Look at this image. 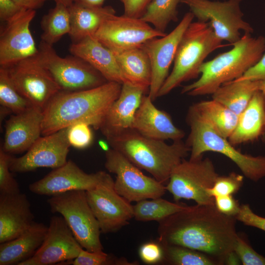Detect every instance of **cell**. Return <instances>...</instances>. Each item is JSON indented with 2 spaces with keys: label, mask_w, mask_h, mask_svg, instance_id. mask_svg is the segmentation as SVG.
Masks as SVG:
<instances>
[{
  "label": "cell",
  "mask_w": 265,
  "mask_h": 265,
  "mask_svg": "<svg viewBox=\"0 0 265 265\" xmlns=\"http://www.w3.org/2000/svg\"><path fill=\"white\" fill-rule=\"evenodd\" d=\"M236 218L220 212L214 204L187 206L158 222V242L202 252L218 265L234 251L238 237Z\"/></svg>",
  "instance_id": "obj_1"
},
{
  "label": "cell",
  "mask_w": 265,
  "mask_h": 265,
  "mask_svg": "<svg viewBox=\"0 0 265 265\" xmlns=\"http://www.w3.org/2000/svg\"><path fill=\"white\" fill-rule=\"evenodd\" d=\"M122 85L107 81L90 89L59 91L43 110L42 135L78 122L99 129L109 108L119 96Z\"/></svg>",
  "instance_id": "obj_2"
},
{
  "label": "cell",
  "mask_w": 265,
  "mask_h": 265,
  "mask_svg": "<svg viewBox=\"0 0 265 265\" xmlns=\"http://www.w3.org/2000/svg\"><path fill=\"white\" fill-rule=\"evenodd\" d=\"M105 137L111 148L164 185L174 167L190 154V148L182 140L168 144L164 140L143 136L132 128Z\"/></svg>",
  "instance_id": "obj_3"
},
{
  "label": "cell",
  "mask_w": 265,
  "mask_h": 265,
  "mask_svg": "<svg viewBox=\"0 0 265 265\" xmlns=\"http://www.w3.org/2000/svg\"><path fill=\"white\" fill-rule=\"evenodd\" d=\"M233 48L204 62L196 81L184 86L181 93L195 96L212 94L225 83L241 77L254 66L265 52V37L244 33Z\"/></svg>",
  "instance_id": "obj_4"
},
{
  "label": "cell",
  "mask_w": 265,
  "mask_h": 265,
  "mask_svg": "<svg viewBox=\"0 0 265 265\" xmlns=\"http://www.w3.org/2000/svg\"><path fill=\"white\" fill-rule=\"evenodd\" d=\"M209 23L191 22L184 32L176 52L174 65L158 97L165 96L184 82L195 79L206 58L224 47Z\"/></svg>",
  "instance_id": "obj_5"
},
{
  "label": "cell",
  "mask_w": 265,
  "mask_h": 265,
  "mask_svg": "<svg viewBox=\"0 0 265 265\" xmlns=\"http://www.w3.org/2000/svg\"><path fill=\"white\" fill-rule=\"evenodd\" d=\"M186 121L190 132L186 143L190 148V159L201 158L207 152H216L233 161L250 180L257 182L265 177V156H252L235 149L227 138L220 135L191 106Z\"/></svg>",
  "instance_id": "obj_6"
},
{
  "label": "cell",
  "mask_w": 265,
  "mask_h": 265,
  "mask_svg": "<svg viewBox=\"0 0 265 265\" xmlns=\"http://www.w3.org/2000/svg\"><path fill=\"white\" fill-rule=\"evenodd\" d=\"M47 202L52 212L58 213L64 218L83 249L92 252L103 250L99 224L88 203L86 191L59 193L50 196Z\"/></svg>",
  "instance_id": "obj_7"
},
{
  "label": "cell",
  "mask_w": 265,
  "mask_h": 265,
  "mask_svg": "<svg viewBox=\"0 0 265 265\" xmlns=\"http://www.w3.org/2000/svg\"><path fill=\"white\" fill-rule=\"evenodd\" d=\"M219 175L208 158L184 159L173 169L165 185L166 191L178 202L185 199L192 200L198 205L214 204L207 189L212 187Z\"/></svg>",
  "instance_id": "obj_8"
},
{
  "label": "cell",
  "mask_w": 265,
  "mask_h": 265,
  "mask_svg": "<svg viewBox=\"0 0 265 265\" xmlns=\"http://www.w3.org/2000/svg\"><path fill=\"white\" fill-rule=\"evenodd\" d=\"M242 0L223 1L211 0H181L198 21L209 23L215 35L233 45L241 38L240 31L253 32L252 26L243 19Z\"/></svg>",
  "instance_id": "obj_9"
},
{
  "label": "cell",
  "mask_w": 265,
  "mask_h": 265,
  "mask_svg": "<svg viewBox=\"0 0 265 265\" xmlns=\"http://www.w3.org/2000/svg\"><path fill=\"white\" fill-rule=\"evenodd\" d=\"M39 58L61 91H76L99 86L107 81L96 69L82 59L73 55L59 56L53 46L41 41Z\"/></svg>",
  "instance_id": "obj_10"
},
{
  "label": "cell",
  "mask_w": 265,
  "mask_h": 265,
  "mask_svg": "<svg viewBox=\"0 0 265 265\" xmlns=\"http://www.w3.org/2000/svg\"><path fill=\"white\" fill-rule=\"evenodd\" d=\"M105 156V168L116 176L115 190L131 203L161 197L165 194V185L144 174L118 151L111 148Z\"/></svg>",
  "instance_id": "obj_11"
},
{
  "label": "cell",
  "mask_w": 265,
  "mask_h": 265,
  "mask_svg": "<svg viewBox=\"0 0 265 265\" xmlns=\"http://www.w3.org/2000/svg\"><path fill=\"white\" fill-rule=\"evenodd\" d=\"M86 194L101 233L117 232L133 218V205L118 193L114 181L106 172L103 171L97 185L86 191Z\"/></svg>",
  "instance_id": "obj_12"
},
{
  "label": "cell",
  "mask_w": 265,
  "mask_h": 265,
  "mask_svg": "<svg viewBox=\"0 0 265 265\" xmlns=\"http://www.w3.org/2000/svg\"><path fill=\"white\" fill-rule=\"evenodd\" d=\"M15 88L32 106L43 110L61 91L41 62L39 53L5 67Z\"/></svg>",
  "instance_id": "obj_13"
},
{
  "label": "cell",
  "mask_w": 265,
  "mask_h": 265,
  "mask_svg": "<svg viewBox=\"0 0 265 265\" xmlns=\"http://www.w3.org/2000/svg\"><path fill=\"white\" fill-rule=\"evenodd\" d=\"M166 34L141 18L113 15L102 24L94 36L111 51L140 47L148 41Z\"/></svg>",
  "instance_id": "obj_14"
},
{
  "label": "cell",
  "mask_w": 265,
  "mask_h": 265,
  "mask_svg": "<svg viewBox=\"0 0 265 265\" xmlns=\"http://www.w3.org/2000/svg\"><path fill=\"white\" fill-rule=\"evenodd\" d=\"M68 127L42 135L22 156L11 157L9 168L13 173H26L37 168L55 169L67 162L71 146L67 139Z\"/></svg>",
  "instance_id": "obj_15"
},
{
  "label": "cell",
  "mask_w": 265,
  "mask_h": 265,
  "mask_svg": "<svg viewBox=\"0 0 265 265\" xmlns=\"http://www.w3.org/2000/svg\"><path fill=\"white\" fill-rule=\"evenodd\" d=\"M194 18L190 11L186 13L179 24L169 33L152 39L141 46L151 63V81L148 95L153 101L157 98L159 90L169 75L179 42Z\"/></svg>",
  "instance_id": "obj_16"
},
{
  "label": "cell",
  "mask_w": 265,
  "mask_h": 265,
  "mask_svg": "<svg viewBox=\"0 0 265 265\" xmlns=\"http://www.w3.org/2000/svg\"><path fill=\"white\" fill-rule=\"evenodd\" d=\"M82 249L64 218L53 216L41 246L33 256L19 265L72 264Z\"/></svg>",
  "instance_id": "obj_17"
},
{
  "label": "cell",
  "mask_w": 265,
  "mask_h": 265,
  "mask_svg": "<svg viewBox=\"0 0 265 265\" xmlns=\"http://www.w3.org/2000/svg\"><path fill=\"white\" fill-rule=\"evenodd\" d=\"M35 14V10L26 9L6 22L0 34V66L8 67L38 54L29 28Z\"/></svg>",
  "instance_id": "obj_18"
},
{
  "label": "cell",
  "mask_w": 265,
  "mask_h": 265,
  "mask_svg": "<svg viewBox=\"0 0 265 265\" xmlns=\"http://www.w3.org/2000/svg\"><path fill=\"white\" fill-rule=\"evenodd\" d=\"M103 171L88 174L71 160L54 169L43 178L29 185L32 193L52 196L74 190L87 191L95 187L99 182Z\"/></svg>",
  "instance_id": "obj_19"
},
{
  "label": "cell",
  "mask_w": 265,
  "mask_h": 265,
  "mask_svg": "<svg viewBox=\"0 0 265 265\" xmlns=\"http://www.w3.org/2000/svg\"><path fill=\"white\" fill-rule=\"evenodd\" d=\"M43 120V110L34 106L14 114L6 122L1 148L10 155L27 151L42 135Z\"/></svg>",
  "instance_id": "obj_20"
},
{
  "label": "cell",
  "mask_w": 265,
  "mask_h": 265,
  "mask_svg": "<svg viewBox=\"0 0 265 265\" xmlns=\"http://www.w3.org/2000/svg\"><path fill=\"white\" fill-rule=\"evenodd\" d=\"M131 128L146 137L164 141L181 140L185 134L174 125L168 113L155 106L148 95L143 96Z\"/></svg>",
  "instance_id": "obj_21"
},
{
  "label": "cell",
  "mask_w": 265,
  "mask_h": 265,
  "mask_svg": "<svg viewBox=\"0 0 265 265\" xmlns=\"http://www.w3.org/2000/svg\"><path fill=\"white\" fill-rule=\"evenodd\" d=\"M26 194H0V243L12 240L35 222Z\"/></svg>",
  "instance_id": "obj_22"
},
{
  "label": "cell",
  "mask_w": 265,
  "mask_h": 265,
  "mask_svg": "<svg viewBox=\"0 0 265 265\" xmlns=\"http://www.w3.org/2000/svg\"><path fill=\"white\" fill-rule=\"evenodd\" d=\"M70 53L85 61L98 71L107 81L127 83L113 53L94 36H89L69 48Z\"/></svg>",
  "instance_id": "obj_23"
},
{
  "label": "cell",
  "mask_w": 265,
  "mask_h": 265,
  "mask_svg": "<svg viewBox=\"0 0 265 265\" xmlns=\"http://www.w3.org/2000/svg\"><path fill=\"white\" fill-rule=\"evenodd\" d=\"M146 92L129 83L122 85L119 96L109 108L99 129L105 137L131 128L135 112Z\"/></svg>",
  "instance_id": "obj_24"
},
{
  "label": "cell",
  "mask_w": 265,
  "mask_h": 265,
  "mask_svg": "<svg viewBox=\"0 0 265 265\" xmlns=\"http://www.w3.org/2000/svg\"><path fill=\"white\" fill-rule=\"evenodd\" d=\"M48 227L34 222L17 238L0 243V265H19L33 256L42 244Z\"/></svg>",
  "instance_id": "obj_25"
},
{
  "label": "cell",
  "mask_w": 265,
  "mask_h": 265,
  "mask_svg": "<svg viewBox=\"0 0 265 265\" xmlns=\"http://www.w3.org/2000/svg\"><path fill=\"white\" fill-rule=\"evenodd\" d=\"M265 133V99L259 90L238 116L237 126L228 138L234 146L257 139Z\"/></svg>",
  "instance_id": "obj_26"
},
{
  "label": "cell",
  "mask_w": 265,
  "mask_h": 265,
  "mask_svg": "<svg viewBox=\"0 0 265 265\" xmlns=\"http://www.w3.org/2000/svg\"><path fill=\"white\" fill-rule=\"evenodd\" d=\"M67 5L71 25L68 34L73 43L94 36L103 22L116 13L111 6H90L76 3Z\"/></svg>",
  "instance_id": "obj_27"
},
{
  "label": "cell",
  "mask_w": 265,
  "mask_h": 265,
  "mask_svg": "<svg viewBox=\"0 0 265 265\" xmlns=\"http://www.w3.org/2000/svg\"><path fill=\"white\" fill-rule=\"evenodd\" d=\"M111 51L127 83L139 87L148 93L152 71L149 58L144 50L140 47Z\"/></svg>",
  "instance_id": "obj_28"
},
{
  "label": "cell",
  "mask_w": 265,
  "mask_h": 265,
  "mask_svg": "<svg viewBox=\"0 0 265 265\" xmlns=\"http://www.w3.org/2000/svg\"><path fill=\"white\" fill-rule=\"evenodd\" d=\"M259 88V80H234L220 86L212 94V99L239 116Z\"/></svg>",
  "instance_id": "obj_29"
},
{
  "label": "cell",
  "mask_w": 265,
  "mask_h": 265,
  "mask_svg": "<svg viewBox=\"0 0 265 265\" xmlns=\"http://www.w3.org/2000/svg\"><path fill=\"white\" fill-rule=\"evenodd\" d=\"M190 106L226 138L228 139L237 126L238 116L212 99L201 101Z\"/></svg>",
  "instance_id": "obj_30"
},
{
  "label": "cell",
  "mask_w": 265,
  "mask_h": 265,
  "mask_svg": "<svg viewBox=\"0 0 265 265\" xmlns=\"http://www.w3.org/2000/svg\"><path fill=\"white\" fill-rule=\"evenodd\" d=\"M41 41L52 46L70 31V17L68 5L63 1H55V5L41 20Z\"/></svg>",
  "instance_id": "obj_31"
},
{
  "label": "cell",
  "mask_w": 265,
  "mask_h": 265,
  "mask_svg": "<svg viewBox=\"0 0 265 265\" xmlns=\"http://www.w3.org/2000/svg\"><path fill=\"white\" fill-rule=\"evenodd\" d=\"M187 206L184 204L171 202L161 197L145 199L133 205V218L139 221L158 222Z\"/></svg>",
  "instance_id": "obj_32"
},
{
  "label": "cell",
  "mask_w": 265,
  "mask_h": 265,
  "mask_svg": "<svg viewBox=\"0 0 265 265\" xmlns=\"http://www.w3.org/2000/svg\"><path fill=\"white\" fill-rule=\"evenodd\" d=\"M181 0H152L141 19L157 30L165 33L171 22L178 21V5Z\"/></svg>",
  "instance_id": "obj_33"
},
{
  "label": "cell",
  "mask_w": 265,
  "mask_h": 265,
  "mask_svg": "<svg viewBox=\"0 0 265 265\" xmlns=\"http://www.w3.org/2000/svg\"><path fill=\"white\" fill-rule=\"evenodd\" d=\"M163 259L162 263L172 265H218L206 254L182 246L162 245Z\"/></svg>",
  "instance_id": "obj_34"
},
{
  "label": "cell",
  "mask_w": 265,
  "mask_h": 265,
  "mask_svg": "<svg viewBox=\"0 0 265 265\" xmlns=\"http://www.w3.org/2000/svg\"><path fill=\"white\" fill-rule=\"evenodd\" d=\"M0 104L14 113L23 112L32 106L31 103L15 88L5 67H0Z\"/></svg>",
  "instance_id": "obj_35"
},
{
  "label": "cell",
  "mask_w": 265,
  "mask_h": 265,
  "mask_svg": "<svg viewBox=\"0 0 265 265\" xmlns=\"http://www.w3.org/2000/svg\"><path fill=\"white\" fill-rule=\"evenodd\" d=\"M73 265H137V262H131L124 258H118L103 250L89 251L82 249L72 262Z\"/></svg>",
  "instance_id": "obj_36"
},
{
  "label": "cell",
  "mask_w": 265,
  "mask_h": 265,
  "mask_svg": "<svg viewBox=\"0 0 265 265\" xmlns=\"http://www.w3.org/2000/svg\"><path fill=\"white\" fill-rule=\"evenodd\" d=\"M243 182V176L234 172L227 176H218L212 186L207 189V192L213 198L232 195L239 190Z\"/></svg>",
  "instance_id": "obj_37"
},
{
  "label": "cell",
  "mask_w": 265,
  "mask_h": 265,
  "mask_svg": "<svg viewBox=\"0 0 265 265\" xmlns=\"http://www.w3.org/2000/svg\"><path fill=\"white\" fill-rule=\"evenodd\" d=\"M11 156L0 149V194H14L21 192L17 181L9 168Z\"/></svg>",
  "instance_id": "obj_38"
},
{
  "label": "cell",
  "mask_w": 265,
  "mask_h": 265,
  "mask_svg": "<svg viewBox=\"0 0 265 265\" xmlns=\"http://www.w3.org/2000/svg\"><path fill=\"white\" fill-rule=\"evenodd\" d=\"M93 138L90 126L86 123L78 122L68 127L67 139L71 146L86 148L92 143Z\"/></svg>",
  "instance_id": "obj_39"
},
{
  "label": "cell",
  "mask_w": 265,
  "mask_h": 265,
  "mask_svg": "<svg viewBox=\"0 0 265 265\" xmlns=\"http://www.w3.org/2000/svg\"><path fill=\"white\" fill-rule=\"evenodd\" d=\"M234 251L243 265H265V257L257 253L239 236L235 243Z\"/></svg>",
  "instance_id": "obj_40"
},
{
  "label": "cell",
  "mask_w": 265,
  "mask_h": 265,
  "mask_svg": "<svg viewBox=\"0 0 265 265\" xmlns=\"http://www.w3.org/2000/svg\"><path fill=\"white\" fill-rule=\"evenodd\" d=\"M141 260L145 264L154 265L162 263L163 250L159 242H148L142 244L139 249Z\"/></svg>",
  "instance_id": "obj_41"
},
{
  "label": "cell",
  "mask_w": 265,
  "mask_h": 265,
  "mask_svg": "<svg viewBox=\"0 0 265 265\" xmlns=\"http://www.w3.org/2000/svg\"><path fill=\"white\" fill-rule=\"evenodd\" d=\"M235 218L246 225L257 228L265 232V217L254 212L248 204L240 206L239 212Z\"/></svg>",
  "instance_id": "obj_42"
},
{
  "label": "cell",
  "mask_w": 265,
  "mask_h": 265,
  "mask_svg": "<svg viewBox=\"0 0 265 265\" xmlns=\"http://www.w3.org/2000/svg\"><path fill=\"white\" fill-rule=\"evenodd\" d=\"M214 198V205L220 212L235 217L239 212L240 206L232 195L218 196Z\"/></svg>",
  "instance_id": "obj_43"
},
{
  "label": "cell",
  "mask_w": 265,
  "mask_h": 265,
  "mask_svg": "<svg viewBox=\"0 0 265 265\" xmlns=\"http://www.w3.org/2000/svg\"><path fill=\"white\" fill-rule=\"evenodd\" d=\"M123 5L124 15L141 18L152 0H119Z\"/></svg>",
  "instance_id": "obj_44"
},
{
  "label": "cell",
  "mask_w": 265,
  "mask_h": 265,
  "mask_svg": "<svg viewBox=\"0 0 265 265\" xmlns=\"http://www.w3.org/2000/svg\"><path fill=\"white\" fill-rule=\"evenodd\" d=\"M26 10L14 0H0V19L7 22Z\"/></svg>",
  "instance_id": "obj_45"
},
{
  "label": "cell",
  "mask_w": 265,
  "mask_h": 265,
  "mask_svg": "<svg viewBox=\"0 0 265 265\" xmlns=\"http://www.w3.org/2000/svg\"><path fill=\"white\" fill-rule=\"evenodd\" d=\"M265 79V53L260 60L247 70L238 80H260Z\"/></svg>",
  "instance_id": "obj_46"
},
{
  "label": "cell",
  "mask_w": 265,
  "mask_h": 265,
  "mask_svg": "<svg viewBox=\"0 0 265 265\" xmlns=\"http://www.w3.org/2000/svg\"><path fill=\"white\" fill-rule=\"evenodd\" d=\"M17 4L26 9L36 10L40 8L47 0H14Z\"/></svg>",
  "instance_id": "obj_47"
},
{
  "label": "cell",
  "mask_w": 265,
  "mask_h": 265,
  "mask_svg": "<svg viewBox=\"0 0 265 265\" xmlns=\"http://www.w3.org/2000/svg\"><path fill=\"white\" fill-rule=\"evenodd\" d=\"M64 2L67 5L71 3H76L78 4L85 5L90 6H103L105 0H61Z\"/></svg>",
  "instance_id": "obj_48"
},
{
  "label": "cell",
  "mask_w": 265,
  "mask_h": 265,
  "mask_svg": "<svg viewBox=\"0 0 265 265\" xmlns=\"http://www.w3.org/2000/svg\"><path fill=\"white\" fill-rule=\"evenodd\" d=\"M240 262L241 263L238 256L233 251L226 256L224 263L228 265H238Z\"/></svg>",
  "instance_id": "obj_49"
},
{
  "label": "cell",
  "mask_w": 265,
  "mask_h": 265,
  "mask_svg": "<svg viewBox=\"0 0 265 265\" xmlns=\"http://www.w3.org/2000/svg\"><path fill=\"white\" fill-rule=\"evenodd\" d=\"M259 90L262 93L265 99V79L259 80Z\"/></svg>",
  "instance_id": "obj_50"
},
{
  "label": "cell",
  "mask_w": 265,
  "mask_h": 265,
  "mask_svg": "<svg viewBox=\"0 0 265 265\" xmlns=\"http://www.w3.org/2000/svg\"><path fill=\"white\" fill-rule=\"evenodd\" d=\"M54 0L55 1H57V0Z\"/></svg>",
  "instance_id": "obj_51"
}]
</instances>
